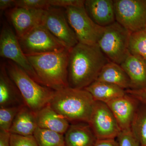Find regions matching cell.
I'll use <instances>...</instances> for the list:
<instances>
[{
	"instance_id": "6da1fadb",
	"label": "cell",
	"mask_w": 146,
	"mask_h": 146,
	"mask_svg": "<svg viewBox=\"0 0 146 146\" xmlns=\"http://www.w3.org/2000/svg\"><path fill=\"white\" fill-rule=\"evenodd\" d=\"M109 60L98 44L78 43L70 49L68 67L69 87L84 89L96 80Z\"/></svg>"
},
{
	"instance_id": "7a4b0ae2",
	"label": "cell",
	"mask_w": 146,
	"mask_h": 146,
	"mask_svg": "<svg viewBox=\"0 0 146 146\" xmlns=\"http://www.w3.org/2000/svg\"><path fill=\"white\" fill-rule=\"evenodd\" d=\"M70 49L26 55L42 85L58 91L69 87L68 67Z\"/></svg>"
},
{
	"instance_id": "3957f363",
	"label": "cell",
	"mask_w": 146,
	"mask_h": 146,
	"mask_svg": "<svg viewBox=\"0 0 146 146\" xmlns=\"http://www.w3.org/2000/svg\"><path fill=\"white\" fill-rule=\"evenodd\" d=\"M95 102L86 89L69 86L55 91L49 105L70 122L88 123Z\"/></svg>"
},
{
	"instance_id": "277c9868",
	"label": "cell",
	"mask_w": 146,
	"mask_h": 146,
	"mask_svg": "<svg viewBox=\"0 0 146 146\" xmlns=\"http://www.w3.org/2000/svg\"><path fill=\"white\" fill-rule=\"evenodd\" d=\"M5 63L8 75L19 89L25 105L36 114L49 104L55 91L36 82L13 61L7 60Z\"/></svg>"
},
{
	"instance_id": "5b68a950",
	"label": "cell",
	"mask_w": 146,
	"mask_h": 146,
	"mask_svg": "<svg viewBox=\"0 0 146 146\" xmlns=\"http://www.w3.org/2000/svg\"><path fill=\"white\" fill-rule=\"evenodd\" d=\"M131 33L117 22L104 27L98 44L109 61L121 65L125 59Z\"/></svg>"
},
{
	"instance_id": "8992f818",
	"label": "cell",
	"mask_w": 146,
	"mask_h": 146,
	"mask_svg": "<svg viewBox=\"0 0 146 146\" xmlns=\"http://www.w3.org/2000/svg\"><path fill=\"white\" fill-rule=\"evenodd\" d=\"M65 11L78 43L90 45L98 44L104 27L100 26L93 21L84 7H69L65 9Z\"/></svg>"
},
{
	"instance_id": "52a82bcc",
	"label": "cell",
	"mask_w": 146,
	"mask_h": 146,
	"mask_svg": "<svg viewBox=\"0 0 146 146\" xmlns=\"http://www.w3.org/2000/svg\"><path fill=\"white\" fill-rule=\"evenodd\" d=\"M18 40L26 55L55 52L67 48L42 25L32 29Z\"/></svg>"
},
{
	"instance_id": "ba28073f",
	"label": "cell",
	"mask_w": 146,
	"mask_h": 146,
	"mask_svg": "<svg viewBox=\"0 0 146 146\" xmlns=\"http://www.w3.org/2000/svg\"><path fill=\"white\" fill-rule=\"evenodd\" d=\"M116 22L131 33L146 26V0H114Z\"/></svg>"
},
{
	"instance_id": "9c48e42d",
	"label": "cell",
	"mask_w": 146,
	"mask_h": 146,
	"mask_svg": "<svg viewBox=\"0 0 146 146\" xmlns=\"http://www.w3.org/2000/svg\"><path fill=\"white\" fill-rule=\"evenodd\" d=\"M0 55L1 57L13 61L35 81L42 84L21 48L17 35L11 28L6 24L3 25L1 31Z\"/></svg>"
},
{
	"instance_id": "30bf717a",
	"label": "cell",
	"mask_w": 146,
	"mask_h": 146,
	"mask_svg": "<svg viewBox=\"0 0 146 146\" xmlns=\"http://www.w3.org/2000/svg\"><path fill=\"white\" fill-rule=\"evenodd\" d=\"M88 123L97 139H115L121 131L111 110L102 102H95Z\"/></svg>"
},
{
	"instance_id": "8fae6325",
	"label": "cell",
	"mask_w": 146,
	"mask_h": 146,
	"mask_svg": "<svg viewBox=\"0 0 146 146\" xmlns=\"http://www.w3.org/2000/svg\"><path fill=\"white\" fill-rule=\"evenodd\" d=\"M42 25L68 48L71 49L78 44L65 11L61 8L51 7L45 10Z\"/></svg>"
},
{
	"instance_id": "7c38bea8",
	"label": "cell",
	"mask_w": 146,
	"mask_h": 146,
	"mask_svg": "<svg viewBox=\"0 0 146 146\" xmlns=\"http://www.w3.org/2000/svg\"><path fill=\"white\" fill-rule=\"evenodd\" d=\"M46 10H30L21 7L11 8L7 16L14 27L18 39L36 26L42 25Z\"/></svg>"
},
{
	"instance_id": "4fadbf2b",
	"label": "cell",
	"mask_w": 146,
	"mask_h": 146,
	"mask_svg": "<svg viewBox=\"0 0 146 146\" xmlns=\"http://www.w3.org/2000/svg\"><path fill=\"white\" fill-rule=\"evenodd\" d=\"M138 102L133 97L126 94L106 104L116 118L121 130L130 129L138 109Z\"/></svg>"
},
{
	"instance_id": "5bb4252c",
	"label": "cell",
	"mask_w": 146,
	"mask_h": 146,
	"mask_svg": "<svg viewBox=\"0 0 146 146\" xmlns=\"http://www.w3.org/2000/svg\"><path fill=\"white\" fill-rule=\"evenodd\" d=\"M84 7L90 18L100 26L104 27L116 22L114 1L86 0Z\"/></svg>"
},
{
	"instance_id": "9a60e30c",
	"label": "cell",
	"mask_w": 146,
	"mask_h": 146,
	"mask_svg": "<svg viewBox=\"0 0 146 146\" xmlns=\"http://www.w3.org/2000/svg\"><path fill=\"white\" fill-rule=\"evenodd\" d=\"M23 98L16 84L9 75L5 63L0 65V107L24 105Z\"/></svg>"
},
{
	"instance_id": "2e32d148",
	"label": "cell",
	"mask_w": 146,
	"mask_h": 146,
	"mask_svg": "<svg viewBox=\"0 0 146 146\" xmlns=\"http://www.w3.org/2000/svg\"><path fill=\"white\" fill-rule=\"evenodd\" d=\"M130 81L129 89L146 87V61L142 58L129 53L121 63Z\"/></svg>"
},
{
	"instance_id": "e0dca14e",
	"label": "cell",
	"mask_w": 146,
	"mask_h": 146,
	"mask_svg": "<svg viewBox=\"0 0 146 146\" xmlns=\"http://www.w3.org/2000/svg\"><path fill=\"white\" fill-rule=\"evenodd\" d=\"M65 146H95L97 138L88 123L70 125L65 134Z\"/></svg>"
},
{
	"instance_id": "ac0fdd59",
	"label": "cell",
	"mask_w": 146,
	"mask_h": 146,
	"mask_svg": "<svg viewBox=\"0 0 146 146\" xmlns=\"http://www.w3.org/2000/svg\"><path fill=\"white\" fill-rule=\"evenodd\" d=\"M38 127L64 134L70 125V122L56 112L49 104L36 113Z\"/></svg>"
},
{
	"instance_id": "d6986e66",
	"label": "cell",
	"mask_w": 146,
	"mask_h": 146,
	"mask_svg": "<svg viewBox=\"0 0 146 146\" xmlns=\"http://www.w3.org/2000/svg\"><path fill=\"white\" fill-rule=\"evenodd\" d=\"M37 127L36 113L25 105L16 115L9 133L23 136L33 135Z\"/></svg>"
},
{
	"instance_id": "ffe728a7",
	"label": "cell",
	"mask_w": 146,
	"mask_h": 146,
	"mask_svg": "<svg viewBox=\"0 0 146 146\" xmlns=\"http://www.w3.org/2000/svg\"><path fill=\"white\" fill-rule=\"evenodd\" d=\"M96 81L111 84L125 90L130 88V80L124 70L120 65L110 61L104 66Z\"/></svg>"
},
{
	"instance_id": "44dd1931",
	"label": "cell",
	"mask_w": 146,
	"mask_h": 146,
	"mask_svg": "<svg viewBox=\"0 0 146 146\" xmlns=\"http://www.w3.org/2000/svg\"><path fill=\"white\" fill-rule=\"evenodd\" d=\"M95 101L107 103L126 94V90L107 82L95 81L85 88Z\"/></svg>"
},
{
	"instance_id": "7402d4cb",
	"label": "cell",
	"mask_w": 146,
	"mask_h": 146,
	"mask_svg": "<svg viewBox=\"0 0 146 146\" xmlns=\"http://www.w3.org/2000/svg\"><path fill=\"white\" fill-rule=\"evenodd\" d=\"M38 146H65L64 134L37 127L33 134Z\"/></svg>"
},
{
	"instance_id": "603a6c76",
	"label": "cell",
	"mask_w": 146,
	"mask_h": 146,
	"mask_svg": "<svg viewBox=\"0 0 146 146\" xmlns=\"http://www.w3.org/2000/svg\"><path fill=\"white\" fill-rule=\"evenodd\" d=\"M129 51L131 54L142 58L146 61V27L131 33Z\"/></svg>"
},
{
	"instance_id": "cb8c5ba5",
	"label": "cell",
	"mask_w": 146,
	"mask_h": 146,
	"mask_svg": "<svg viewBox=\"0 0 146 146\" xmlns=\"http://www.w3.org/2000/svg\"><path fill=\"white\" fill-rule=\"evenodd\" d=\"M130 129L140 145L146 146V108L138 109Z\"/></svg>"
},
{
	"instance_id": "d4e9b609",
	"label": "cell",
	"mask_w": 146,
	"mask_h": 146,
	"mask_svg": "<svg viewBox=\"0 0 146 146\" xmlns=\"http://www.w3.org/2000/svg\"><path fill=\"white\" fill-rule=\"evenodd\" d=\"M23 106L0 108V130L9 132L13 120Z\"/></svg>"
},
{
	"instance_id": "484cf974",
	"label": "cell",
	"mask_w": 146,
	"mask_h": 146,
	"mask_svg": "<svg viewBox=\"0 0 146 146\" xmlns=\"http://www.w3.org/2000/svg\"><path fill=\"white\" fill-rule=\"evenodd\" d=\"M15 5L30 10H46L51 7L48 0H15Z\"/></svg>"
},
{
	"instance_id": "4316f807",
	"label": "cell",
	"mask_w": 146,
	"mask_h": 146,
	"mask_svg": "<svg viewBox=\"0 0 146 146\" xmlns=\"http://www.w3.org/2000/svg\"><path fill=\"white\" fill-rule=\"evenodd\" d=\"M10 146H38L33 135L23 136L10 133Z\"/></svg>"
},
{
	"instance_id": "83f0119b",
	"label": "cell",
	"mask_w": 146,
	"mask_h": 146,
	"mask_svg": "<svg viewBox=\"0 0 146 146\" xmlns=\"http://www.w3.org/2000/svg\"><path fill=\"white\" fill-rule=\"evenodd\" d=\"M116 138L119 146H141L131 129L121 131Z\"/></svg>"
},
{
	"instance_id": "f1b7e54d",
	"label": "cell",
	"mask_w": 146,
	"mask_h": 146,
	"mask_svg": "<svg viewBox=\"0 0 146 146\" xmlns=\"http://www.w3.org/2000/svg\"><path fill=\"white\" fill-rule=\"evenodd\" d=\"M50 7L64 8L84 6L85 1L83 0H48Z\"/></svg>"
},
{
	"instance_id": "f546056e",
	"label": "cell",
	"mask_w": 146,
	"mask_h": 146,
	"mask_svg": "<svg viewBox=\"0 0 146 146\" xmlns=\"http://www.w3.org/2000/svg\"><path fill=\"white\" fill-rule=\"evenodd\" d=\"M126 94L136 99L138 102L146 105V87L139 89H129L126 90Z\"/></svg>"
},
{
	"instance_id": "4dcf8cb0",
	"label": "cell",
	"mask_w": 146,
	"mask_h": 146,
	"mask_svg": "<svg viewBox=\"0 0 146 146\" xmlns=\"http://www.w3.org/2000/svg\"><path fill=\"white\" fill-rule=\"evenodd\" d=\"M95 146H119L115 139H97Z\"/></svg>"
},
{
	"instance_id": "1f68e13d",
	"label": "cell",
	"mask_w": 146,
	"mask_h": 146,
	"mask_svg": "<svg viewBox=\"0 0 146 146\" xmlns=\"http://www.w3.org/2000/svg\"><path fill=\"white\" fill-rule=\"evenodd\" d=\"M9 132L0 131V146H10Z\"/></svg>"
},
{
	"instance_id": "d6a6232c",
	"label": "cell",
	"mask_w": 146,
	"mask_h": 146,
	"mask_svg": "<svg viewBox=\"0 0 146 146\" xmlns=\"http://www.w3.org/2000/svg\"><path fill=\"white\" fill-rule=\"evenodd\" d=\"M15 0H0V9L3 11L15 7Z\"/></svg>"
},
{
	"instance_id": "836d02e7",
	"label": "cell",
	"mask_w": 146,
	"mask_h": 146,
	"mask_svg": "<svg viewBox=\"0 0 146 146\" xmlns=\"http://www.w3.org/2000/svg\"></svg>"
}]
</instances>
